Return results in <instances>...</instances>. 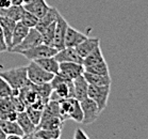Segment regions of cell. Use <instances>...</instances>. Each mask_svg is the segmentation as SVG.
Wrapping results in <instances>:
<instances>
[{"label": "cell", "mask_w": 148, "mask_h": 139, "mask_svg": "<svg viewBox=\"0 0 148 139\" xmlns=\"http://www.w3.org/2000/svg\"><path fill=\"white\" fill-rule=\"evenodd\" d=\"M52 139H60V138H52Z\"/></svg>", "instance_id": "42"}, {"label": "cell", "mask_w": 148, "mask_h": 139, "mask_svg": "<svg viewBox=\"0 0 148 139\" xmlns=\"http://www.w3.org/2000/svg\"><path fill=\"white\" fill-rule=\"evenodd\" d=\"M29 30H30V28L29 27L25 26L21 21H17L16 26H15V28H14L13 35H12V43H11L10 50L12 49V48L15 47V46H17L20 42L24 40L25 37H27V34L29 33Z\"/></svg>", "instance_id": "17"}, {"label": "cell", "mask_w": 148, "mask_h": 139, "mask_svg": "<svg viewBox=\"0 0 148 139\" xmlns=\"http://www.w3.org/2000/svg\"><path fill=\"white\" fill-rule=\"evenodd\" d=\"M58 12H59V11H58L56 8L51 7L50 10L48 11L44 16L40 17V19H38V23H37V25L35 26V29H36L38 32L42 33L48 26H50L52 23H54V21H57Z\"/></svg>", "instance_id": "16"}, {"label": "cell", "mask_w": 148, "mask_h": 139, "mask_svg": "<svg viewBox=\"0 0 148 139\" xmlns=\"http://www.w3.org/2000/svg\"><path fill=\"white\" fill-rule=\"evenodd\" d=\"M83 76L88 82V85L92 86H108L111 85L112 82L110 75H97L84 71Z\"/></svg>", "instance_id": "19"}, {"label": "cell", "mask_w": 148, "mask_h": 139, "mask_svg": "<svg viewBox=\"0 0 148 139\" xmlns=\"http://www.w3.org/2000/svg\"><path fill=\"white\" fill-rule=\"evenodd\" d=\"M34 134L40 137V139H52V138H60L62 134V129H36Z\"/></svg>", "instance_id": "27"}, {"label": "cell", "mask_w": 148, "mask_h": 139, "mask_svg": "<svg viewBox=\"0 0 148 139\" xmlns=\"http://www.w3.org/2000/svg\"><path fill=\"white\" fill-rule=\"evenodd\" d=\"M31 1H33V0H24V3H23V4H25V3H29V2H31Z\"/></svg>", "instance_id": "41"}, {"label": "cell", "mask_w": 148, "mask_h": 139, "mask_svg": "<svg viewBox=\"0 0 148 139\" xmlns=\"http://www.w3.org/2000/svg\"><path fill=\"white\" fill-rule=\"evenodd\" d=\"M71 119L78 123H82V121H83V112H82V108H81L80 101H77V103H76V105H75L74 109L71 113Z\"/></svg>", "instance_id": "31"}, {"label": "cell", "mask_w": 148, "mask_h": 139, "mask_svg": "<svg viewBox=\"0 0 148 139\" xmlns=\"http://www.w3.org/2000/svg\"><path fill=\"white\" fill-rule=\"evenodd\" d=\"M5 139H24V136H20V135H7Z\"/></svg>", "instance_id": "37"}, {"label": "cell", "mask_w": 148, "mask_h": 139, "mask_svg": "<svg viewBox=\"0 0 148 139\" xmlns=\"http://www.w3.org/2000/svg\"><path fill=\"white\" fill-rule=\"evenodd\" d=\"M56 25H57V21L52 23L50 26H48L43 32H42V37H43V43L48 46L54 47V31H56Z\"/></svg>", "instance_id": "26"}, {"label": "cell", "mask_w": 148, "mask_h": 139, "mask_svg": "<svg viewBox=\"0 0 148 139\" xmlns=\"http://www.w3.org/2000/svg\"><path fill=\"white\" fill-rule=\"evenodd\" d=\"M17 21H13V19H10L8 17L1 16L0 15V26L2 28V31H3L4 34V39H5V42L8 44V47H9V50L11 48V43H12V35H13V31L14 28L16 26Z\"/></svg>", "instance_id": "14"}, {"label": "cell", "mask_w": 148, "mask_h": 139, "mask_svg": "<svg viewBox=\"0 0 148 139\" xmlns=\"http://www.w3.org/2000/svg\"><path fill=\"white\" fill-rule=\"evenodd\" d=\"M26 112H27L28 117L30 118V120L33 122V124L37 127V125L40 124V120H42V115H43V110L42 109L33 108L28 106L26 108Z\"/></svg>", "instance_id": "29"}, {"label": "cell", "mask_w": 148, "mask_h": 139, "mask_svg": "<svg viewBox=\"0 0 148 139\" xmlns=\"http://www.w3.org/2000/svg\"><path fill=\"white\" fill-rule=\"evenodd\" d=\"M63 120L59 117H49L40 120V124L37 125L36 129H62L63 127Z\"/></svg>", "instance_id": "23"}, {"label": "cell", "mask_w": 148, "mask_h": 139, "mask_svg": "<svg viewBox=\"0 0 148 139\" xmlns=\"http://www.w3.org/2000/svg\"><path fill=\"white\" fill-rule=\"evenodd\" d=\"M27 75L29 82L34 85L50 82L54 76L52 73L45 71L44 68L40 66L35 61H30V63L27 65Z\"/></svg>", "instance_id": "2"}, {"label": "cell", "mask_w": 148, "mask_h": 139, "mask_svg": "<svg viewBox=\"0 0 148 139\" xmlns=\"http://www.w3.org/2000/svg\"><path fill=\"white\" fill-rule=\"evenodd\" d=\"M10 6H12L11 0H0V10L7 9V8H9Z\"/></svg>", "instance_id": "36"}, {"label": "cell", "mask_w": 148, "mask_h": 139, "mask_svg": "<svg viewBox=\"0 0 148 139\" xmlns=\"http://www.w3.org/2000/svg\"><path fill=\"white\" fill-rule=\"evenodd\" d=\"M24 139H40V137H37L35 134H30V135H25L24 136Z\"/></svg>", "instance_id": "38"}, {"label": "cell", "mask_w": 148, "mask_h": 139, "mask_svg": "<svg viewBox=\"0 0 148 139\" xmlns=\"http://www.w3.org/2000/svg\"><path fill=\"white\" fill-rule=\"evenodd\" d=\"M37 64L42 66L45 71L52 73L53 75L59 73V68H60V63L57 61V59L53 57H47V58H42V59H37L35 60Z\"/></svg>", "instance_id": "20"}, {"label": "cell", "mask_w": 148, "mask_h": 139, "mask_svg": "<svg viewBox=\"0 0 148 139\" xmlns=\"http://www.w3.org/2000/svg\"><path fill=\"white\" fill-rule=\"evenodd\" d=\"M106 59H104V56L102 54V50H101L100 48V45L96 47L94 50L92 51L91 54L88 55L85 58H83V62H82V65H83L84 68H86V66H90V65H94L96 63H99V62H102L104 61Z\"/></svg>", "instance_id": "22"}, {"label": "cell", "mask_w": 148, "mask_h": 139, "mask_svg": "<svg viewBox=\"0 0 148 139\" xmlns=\"http://www.w3.org/2000/svg\"><path fill=\"white\" fill-rule=\"evenodd\" d=\"M5 51H9V47H8V44L7 42H5V39H4L2 28L0 26V54L1 53H5Z\"/></svg>", "instance_id": "33"}, {"label": "cell", "mask_w": 148, "mask_h": 139, "mask_svg": "<svg viewBox=\"0 0 148 139\" xmlns=\"http://www.w3.org/2000/svg\"><path fill=\"white\" fill-rule=\"evenodd\" d=\"M69 26L67 21L64 17L62 16L60 12H58L57 15V25H56V31H54V48H57L58 50L63 49L65 47L64 40H65V34L67 27Z\"/></svg>", "instance_id": "7"}, {"label": "cell", "mask_w": 148, "mask_h": 139, "mask_svg": "<svg viewBox=\"0 0 148 139\" xmlns=\"http://www.w3.org/2000/svg\"><path fill=\"white\" fill-rule=\"evenodd\" d=\"M25 8L23 4H12L7 9L0 10V15L4 17H8L10 19H13L15 21H19L23 13H24Z\"/></svg>", "instance_id": "18"}, {"label": "cell", "mask_w": 148, "mask_h": 139, "mask_svg": "<svg viewBox=\"0 0 148 139\" xmlns=\"http://www.w3.org/2000/svg\"><path fill=\"white\" fill-rule=\"evenodd\" d=\"M12 4H23L24 3V0H11Z\"/></svg>", "instance_id": "39"}, {"label": "cell", "mask_w": 148, "mask_h": 139, "mask_svg": "<svg viewBox=\"0 0 148 139\" xmlns=\"http://www.w3.org/2000/svg\"><path fill=\"white\" fill-rule=\"evenodd\" d=\"M38 17H36L34 14L30 13L29 11L27 10H24V13H23V16L20 18V21L25 26H27L29 28H35V26L37 25L38 23Z\"/></svg>", "instance_id": "28"}, {"label": "cell", "mask_w": 148, "mask_h": 139, "mask_svg": "<svg viewBox=\"0 0 148 139\" xmlns=\"http://www.w3.org/2000/svg\"><path fill=\"white\" fill-rule=\"evenodd\" d=\"M0 127L2 129L5 135H20L24 136V132L18 125L16 121H9L0 119Z\"/></svg>", "instance_id": "21"}, {"label": "cell", "mask_w": 148, "mask_h": 139, "mask_svg": "<svg viewBox=\"0 0 148 139\" xmlns=\"http://www.w3.org/2000/svg\"><path fill=\"white\" fill-rule=\"evenodd\" d=\"M32 86H33L34 90L37 92V94L40 95V98H43V100L47 101V102L49 101L51 92L53 90L50 82H45V84H40V85H34V84H32Z\"/></svg>", "instance_id": "24"}, {"label": "cell", "mask_w": 148, "mask_h": 139, "mask_svg": "<svg viewBox=\"0 0 148 139\" xmlns=\"http://www.w3.org/2000/svg\"><path fill=\"white\" fill-rule=\"evenodd\" d=\"M111 91V85L108 86H92L88 85V96L92 98L98 105L101 111L106 109L108 105L109 95Z\"/></svg>", "instance_id": "3"}, {"label": "cell", "mask_w": 148, "mask_h": 139, "mask_svg": "<svg viewBox=\"0 0 148 139\" xmlns=\"http://www.w3.org/2000/svg\"><path fill=\"white\" fill-rule=\"evenodd\" d=\"M74 139H90V137H88V134L84 132L83 129L78 127V129L75 131Z\"/></svg>", "instance_id": "35"}, {"label": "cell", "mask_w": 148, "mask_h": 139, "mask_svg": "<svg viewBox=\"0 0 148 139\" xmlns=\"http://www.w3.org/2000/svg\"><path fill=\"white\" fill-rule=\"evenodd\" d=\"M10 98H11V101H12V104H13V107H14V109H15V111L21 112L26 110L27 106H26V104L23 102V100H21L18 95H12Z\"/></svg>", "instance_id": "32"}, {"label": "cell", "mask_w": 148, "mask_h": 139, "mask_svg": "<svg viewBox=\"0 0 148 139\" xmlns=\"http://www.w3.org/2000/svg\"><path fill=\"white\" fill-rule=\"evenodd\" d=\"M74 84V98L78 101H82L88 98V82L84 78L83 74L78 76L73 80Z\"/></svg>", "instance_id": "12"}, {"label": "cell", "mask_w": 148, "mask_h": 139, "mask_svg": "<svg viewBox=\"0 0 148 139\" xmlns=\"http://www.w3.org/2000/svg\"><path fill=\"white\" fill-rule=\"evenodd\" d=\"M84 73V66L79 63L75 62H61L60 68H59V74L64 76L67 79L74 80L75 78L80 76Z\"/></svg>", "instance_id": "8"}, {"label": "cell", "mask_w": 148, "mask_h": 139, "mask_svg": "<svg viewBox=\"0 0 148 139\" xmlns=\"http://www.w3.org/2000/svg\"><path fill=\"white\" fill-rule=\"evenodd\" d=\"M13 95V89L5 79L0 76V98H10Z\"/></svg>", "instance_id": "30"}, {"label": "cell", "mask_w": 148, "mask_h": 139, "mask_svg": "<svg viewBox=\"0 0 148 139\" xmlns=\"http://www.w3.org/2000/svg\"><path fill=\"white\" fill-rule=\"evenodd\" d=\"M58 53V49L51 46L42 43V44L34 46V47L24 50L20 53V55L25 56L30 61H35L37 59H42V58H47V57H53L54 55Z\"/></svg>", "instance_id": "5"}, {"label": "cell", "mask_w": 148, "mask_h": 139, "mask_svg": "<svg viewBox=\"0 0 148 139\" xmlns=\"http://www.w3.org/2000/svg\"><path fill=\"white\" fill-rule=\"evenodd\" d=\"M100 45V39L99 37H88L85 39L82 43L78 45L76 48L77 53L81 58H85L88 55H90L95 48Z\"/></svg>", "instance_id": "13"}, {"label": "cell", "mask_w": 148, "mask_h": 139, "mask_svg": "<svg viewBox=\"0 0 148 139\" xmlns=\"http://www.w3.org/2000/svg\"><path fill=\"white\" fill-rule=\"evenodd\" d=\"M80 105L83 112V121L82 124L84 125H90L92 123H94L101 113V110L99 109L98 105L96 103L88 96L82 101H80Z\"/></svg>", "instance_id": "4"}, {"label": "cell", "mask_w": 148, "mask_h": 139, "mask_svg": "<svg viewBox=\"0 0 148 139\" xmlns=\"http://www.w3.org/2000/svg\"><path fill=\"white\" fill-rule=\"evenodd\" d=\"M17 113L18 112L13 110V111H9L5 113H2L0 115V119H3V120H9V121H16L17 119Z\"/></svg>", "instance_id": "34"}, {"label": "cell", "mask_w": 148, "mask_h": 139, "mask_svg": "<svg viewBox=\"0 0 148 139\" xmlns=\"http://www.w3.org/2000/svg\"><path fill=\"white\" fill-rule=\"evenodd\" d=\"M5 137H7V135L4 134V132L2 131V129L0 127V139H5Z\"/></svg>", "instance_id": "40"}, {"label": "cell", "mask_w": 148, "mask_h": 139, "mask_svg": "<svg viewBox=\"0 0 148 139\" xmlns=\"http://www.w3.org/2000/svg\"><path fill=\"white\" fill-rule=\"evenodd\" d=\"M23 6H24L25 10L29 11L30 13L34 14L38 18L44 16L51 8L48 6L46 0H33L29 3H25Z\"/></svg>", "instance_id": "11"}, {"label": "cell", "mask_w": 148, "mask_h": 139, "mask_svg": "<svg viewBox=\"0 0 148 139\" xmlns=\"http://www.w3.org/2000/svg\"><path fill=\"white\" fill-rule=\"evenodd\" d=\"M84 71L88 72V73H92V74H97V75H110L108 63H107L106 60L102 62H99V63H96V64H94V65L86 66V68H84Z\"/></svg>", "instance_id": "25"}, {"label": "cell", "mask_w": 148, "mask_h": 139, "mask_svg": "<svg viewBox=\"0 0 148 139\" xmlns=\"http://www.w3.org/2000/svg\"><path fill=\"white\" fill-rule=\"evenodd\" d=\"M85 39H88L86 34L82 33L80 31H78L77 29L68 26L66 34H65L64 45L65 47H77L78 45L82 43Z\"/></svg>", "instance_id": "10"}, {"label": "cell", "mask_w": 148, "mask_h": 139, "mask_svg": "<svg viewBox=\"0 0 148 139\" xmlns=\"http://www.w3.org/2000/svg\"><path fill=\"white\" fill-rule=\"evenodd\" d=\"M0 76L5 79L13 90H20L30 84L27 75V66H18L0 72Z\"/></svg>", "instance_id": "1"}, {"label": "cell", "mask_w": 148, "mask_h": 139, "mask_svg": "<svg viewBox=\"0 0 148 139\" xmlns=\"http://www.w3.org/2000/svg\"><path fill=\"white\" fill-rule=\"evenodd\" d=\"M54 58L57 59L59 63L61 62H75L82 64L83 58H81L77 53L75 47H64L63 49L58 50V53L54 55Z\"/></svg>", "instance_id": "9"}, {"label": "cell", "mask_w": 148, "mask_h": 139, "mask_svg": "<svg viewBox=\"0 0 148 139\" xmlns=\"http://www.w3.org/2000/svg\"><path fill=\"white\" fill-rule=\"evenodd\" d=\"M16 122L18 123V125L20 126V129H23V132H24V136L33 134V133L36 131V126L34 125L33 122H32V121L30 120V118L28 117L26 110L17 113Z\"/></svg>", "instance_id": "15"}, {"label": "cell", "mask_w": 148, "mask_h": 139, "mask_svg": "<svg viewBox=\"0 0 148 139\" xmlns=\"http://www.w3.org/2000/svg\"><path fill=\"white\" fill-rule=\"evenodd\" d=\"M43 43V37L40 32L35 29V28H30L29 33L27 34V37H25L23 41L20 42L19 44L15 46L14 48H12L10 50V53H16V54H20L21 51L30 49V48L37 46Z\"/></svg>", "instance_id": "6"}]
</instances>
